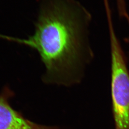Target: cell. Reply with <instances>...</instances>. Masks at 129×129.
<instances>
[{
  "label": "cell",
  "mask_w": 129,
  "mask_h": 129,
  "mask_svg": "<svg viewBox=\"0 0 129 129\" xmlns=\"http://www.w3.org/2000/svg\"><path fill=\"white\" fill-rule=\"evenodd\" d=\"M124 41L127 44H128L129 45V38H125Z\"/></svg>",
  "instance_id": "277c9868"
},
{
  "label": "cell",
  "mask_w": 129,
  "mask_h": 129,
  "mask_svg": "<svg viewBox=\"0 0 129 129\" xmlns=\"http://www.w3.org/2000/svg\"><path fill=\"white\" fill-rule=\"evenodd\" d=\"M91 15L77 0H41L35 31L27 39L0 37L37 51L46 84L71 87L80 83L94 53L89 38Z\"/></svg>",
  "instance_id": "6da1fadb"
},
{
  "label": "cell",
  "mask_w": 129,
  "mask_h": 129,
  "mask_svg": "<svg viewBox=\"0 0 129 129\" xmlns=\"http://www.w3.org/2000/svg\"><path fill=\"white\" fill-rule=\"evenodd\" d=\"M111 96L115 129H129V71L117 37L110 38Z\"/></svg>",
  "instance_id": "7a4b0ae2"
},
{
  "label": "cell",
  "mask_w": 129,
  "mask_h": 129,
  "mask_svg": "<svg viewBox=\"0 0 129 129\" xmlns=\"http://www.w3.org/2000/svg\"><path fill=\"white\" fill-rule=\"evenodd\" d=\"M125 0H116V2L118 3H122Z\"/></svg>",
  "instance_id": "5b68a950"
},
{
  "label": "cell",
  "mask_w": 129,
  "mask_h": 129,
  "mask_svg": "<svg viewBox=\"0 0 129 129\" xmlns=\"http://www.w3.org/2000/svg\"><path fill=\"white\" fill-rule=\"evenodd\" d=\"M14 93L5 86L0 92V129H59L57 126L41 124L26 118L11 105Z\"/></svg>",
  "instance_id": "3957f363"
}]
</instances>
